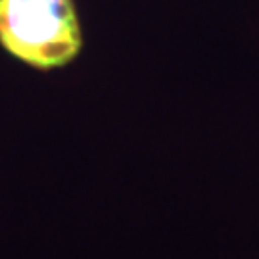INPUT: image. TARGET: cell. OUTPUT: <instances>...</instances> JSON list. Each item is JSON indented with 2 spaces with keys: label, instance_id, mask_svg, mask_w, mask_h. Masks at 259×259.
<instances>
[{
  "label": "cell",
  "instance_id": "obj_1",
  "mask_svg": "<svg viewBox=\"0 0 259 259\" xmlns=\"http://www.w3.org/2000/svg\"><path fill=\"white\" fill-rule=\"evenodd\" d=\"M0 48L42 73L83 54V23L75 0H0Z\"/></svg>",
  "mask_w": 259,
  "mask_h": 259
}]
</instances>
